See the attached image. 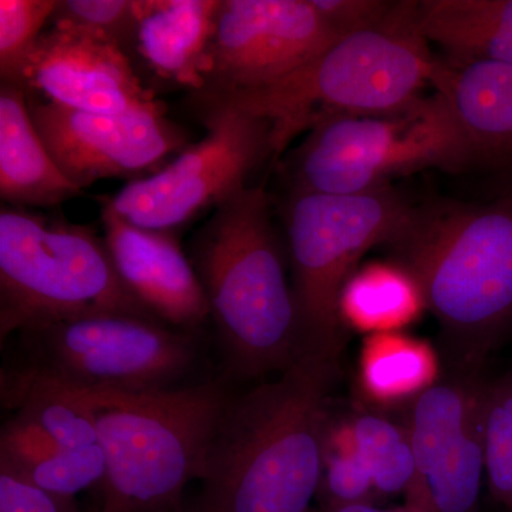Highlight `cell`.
I'll return each instance as SVG.
<instances>
[{
  "label": "cell",
  "instance_id": "4fadbf2b",
  "mask_svg": "<svg viewBox=\"0 0 512 512\" xmlns=\"http://www.w3.org/2000/svg\"><path fill=\"white\" fill-rule=\"evenodd\" d=\"M30 117L60 171L84 188L100 180H143L181 153L185 133L156 113L103 114L29 100Z\"/></svg>",
  "mask_w": 512,
  "mask_h": 512
},
{
  "label": "cell",
  "instance_id": "e0dca14e",
  "mask_svg": "<svg viewBox=\"0 0 512 512\" xmlns=\"http://www.w3.org/2000/svg\"><path fill=\"white\" fill-rule=\"evenodd\" d=\"M221 0H137L134 55L165 82L202 87V64Z\"/></svg>",
  "mask_w": 512,
  "mask_h": 512
},
{
  "label": "cell",
  "instance_id": "2e32d148",
  "mask_svg": "<svg viewBox=\"0 0 512 512\" xmlns=\"http://www.w3.org/2000/svg\"><path fill=\"white\" fill-rule=\"evenodd\" d=\"M434 89L453 111L467 147V170L512 183V66L446 64Z\"/></svg>",
  "mask_w": 512,
  "mask_h": 512
},
{
  "label": "cell",
  "instance_id": "603a6c76",
  "mask_svg": "<svg viewBox=\"0 0 512 512\" xmlns=\"http://www.w3.org/2000/svg\"><path fill=\"white\" fill-rule=\"evenodd\" d=\"M349 420L377 495L406 494L416 474L407 427L373 413L356 414Z\"/></svg>",
  "mask_w": 512,
  "mask_h": 512
},
{
  "label": "cell",
  "instance_id": "cb8c5ba5",
  "mask_svg": "<svg viewBox=\"0 0 512 512\" xmlns=\"http://www.w3.org/2000/svg\"><path fill=\"white\" fill-rule=\"evenodd\" d=\"M318 495L320 504L372 503L377 495L349 419L326 423Z\"/></svg>",
  "mask_w": 512,
  "mask_h": 512
},
{
  "label": "cell",
  "instance_id": "4316f807",
  "mask_svg": "<svg viewBox=\"0 0 512 512\" xmlns=\"http://www.w3.org/2000/svg\"><path fill=\"white\" fill-rule=\"evenodd\" d=\"M55 8V0H0L2 84L25 89L29 57Z\"/></svg>",
  "mask_w": 512,
  "mask_h": 512
},
{
  "label": "cell",
  "instance_id": "6da1fadb",
  "mask_svg": "<svg viewBox=\"0 0 512 512\" xmlns=\"http://www.w3.org/2000/svg\"><path fill=\"white\" fill-rule=\"evenodd\" d=\"M340 352L308 348L281 379L231 397L195 511L312 512Z\"/></svg>",
  "mask_w": 512,
  "mask_h": 512
},
{
  "label": "cell",
  "instance_id": "5b68a950",
  "mask_svg": "<svg viewBox=\"0 0 512 512\" xmlns=\"http://www.w3.org/2000/svg\"><path fill=\"white\" fill-rule=\"evenodd\" d=\"M232 394L224 380L143 396L90 400L106 458L100 512H178L202 480ZM87 400V399H86Z\"/></svg>",
  "mask_w": 512,
  "mask_h": 512
},
{
  "label": "cell",
  "instance_id": "8992f818",
  "mask_svg": "<svg viewBox=\"0 0 512 512\" xmlns=\"http://www.w3.org/2000/svg\"><path fill=\"white\" fill-rule=\"evenodd\" d=\"M99 313L156 318L123 284L106 241L93 228L72 224L62 215L52 217L29 208L3 207L2 343L16 332Z\"/></svg>",
  "mask_w": 512,
  "mask_h": 512
},
{
  "label": "cell",
  "instance_id": "52a82bcc",
  "mask_svg": "<svg viewBox=\"0 0 512 512\" xmlns=\"http://www.w3.org/2000/svg\"><path fill=\"white\" fill-rule=\"evenodd\" d=\"M23 360L2 383L45 384L87 400L175 389L197 360L192 333L156 318L99 313L20 332Z\"/></svg>",
  "mask_w": 512,
  "mask_h": 512
},
{
  "label": "cell",
  "instance_id": "30bf717a",
  "mask_svg": "<svg viewBox=\"0 0 512 512\" xmlns=\"http://www.w3.org/2000/svg\"><path fill=\"white\" fill-rule=\"evenodd\" d=\"M194 110L207 136L158 173L110 197L116 211L138 227L174 232L248 187L249 177L275 156L268 120L232 107Z\"/></svg>",
  "mask_w": 512,
  "mask_h": 512
},
{
  "label": "cell",
  "instance_id": "9a60e30c",
  "mask_svg": "<svg viewBox=\"0 0 512 512\" xmlns=\"http://www.w3.org/2000/svg\"><path fill=\"white\" fill-rule=\"evenodd\" d=\"M111 261L128 291L171 328L192 333L210 318L207 296L173 231L141 228L100 197Z\"/></svg>",
  "mask_w": 512,
  "mask_h": 512
},
{
  "label": "cell",
  "instance_id": "7a4b0ae2",
  "mask_svg": "<svg viewBox=\"0 0 512 512\" xmlns=\"http://www.w3.org/2000/svg\"><path fill=\"white\" fill-rule=\"evenodd\" d=\"M272 201L262 185L215 208L191 239L190 261L207 296L231 372H285L308 349Z\"/></svg>",
  "mask_w": 512,
  "mask_h": 512
},
{
  "label": "cell",
  "instance_id": "d6986e66",
  "mask_svg": "<svg viewBox=\"0 0 512 512\" xmlns=\"http://www.w3.org/2000/svg\"><path fill=\"white\" fill-rule=\"evenodd\" d=\"M419 25L427 42L446 50L451 64L512 66V0H424Z\"/></svg>",
  "mask_w": 512,
  "mask_h": 512
},
{
  "label": "cell",
  "instance_id": "484cf974",
  "mask_svg": "<svg viewBox=\"0 0 512 512\" xmlns=\"http://www.w3.org/2000/svg\"><path fill=\"white\" fill-rule=\"evenodd\" d=\"M52 28L73 30L116 46L131 60L137 33V0H59Z\"/></svg>",
  "mask_w": 512,
  "mask_h": 512
},
{
  "label": "cell",
  "instance_id": "7c38bea8",
  "mask_svg": "<svg viewBox=\"0 0 512 512\" xmlns=\"http://www.w3.org/2000/svg\"><path fill=\"white\" fill-rule=\"evenodd\" d=\"M476 375L439 380L412 402L416 474L406 504L420 512H474L485 474L484 397Z\"/></svg>",
  "mask_w": 512,
  "mask_h": 512
},
{
  "label": "cell",
  "instance_id": "ffe728a7",
  "mask_svg": "<svg viewBox=\"0 0 512 512\" xmlns=\"http://www.w3.org/2000/svg\"><path fill=\"white\" fill-rule=\"evenodd\" d=\"M440 363L424 340L400 332L372 333L359 357V387L377 406L413 402L439 382Z\"/></svg>",
  "mask_w": 512,
  "mask_h": 512
},
{
  "label": "cell",
  "instance_id": "1f68e13d",
  "mask_svg": "<svg viewBox=\"0 0 512 512\" xmlns=\"http://www.w3.org/2000/svg\"><path fill=\"white\" fill-rule=\"evenodd\" d=\"M312 512H420L410 505H404L402 508H394V510H383L377 508L373 503H352V504H320L316 510Z\"/></svg>",
  "mask_w": 512,
  "mask_h": 512
},
{
  "label": "cell",
  "instance_id": "9c48e42d",
  "mask_svg": "<svg viewBox=\"0 0 512 512\" xmlns=\"http://www.w3.org/2000/svg\"><path fill=\"white\" fill-rule=\"evenodd\" d=\"M410 210L390 185L356 195L288 194L286 252L308 348H343V288L362 256L389 244Z\"/></svg>",
  "mask_w": 512,
  "mask_h": 512
},
{
  "label": "cell",
  "instance_id": "ac0fdd59",
  "mask_svg": "<svg viewBox=\"0 0 512 512\" xmlns=\"http://www.w3.org/2000/svg\"><path fill=\"white\" fill-rule=\"evenodd\" d=\"M57 167L37 133L28 93L13 84L0 89V195L12 207L50 208L82 197Z\"/></svg>",
  "mask_w": 512,
  "mask_h": 512
},
{
  "label": "cell",
  "instance_id": "ba28073f",
  "mask_svg": "<svg viewBox=\"0 0 512 512\" xmlns=\"http://www.w3.org/2000/svg\"><path fill=\"white\" fill-rule=\"evenodd\" d=\"M467 147L439 92L407 109L318 121L279 164L288 194L356 195L390 178L437 167L467 170Z\"/></svg>",
  "mask_w": 512,
  "mask_h": 512
},
{
  "label": "cell",
  "instance_id": "4dcf8cb0",
  "mask_svg": "<svg viewBox=\"0 0 512 512\" xmlns=\"http://www.w3.org/2000/svg\"><path fill=\"white\" fill-rule=\"evenodd\" d=\"M0 512H82L74 498L49 493L0 470Z\"/></svg>",
  "mask_w": 512,
  "mask_h": 512
},
{
  "label": "cell",
  "instance_id": "8fae6325",
  "mask_svg": "<svg viewBox=\"0 0 512 512\" xmlns=\"http://www.w3.org/2000/svg\"><path fill=\"white\" fill-rule=\"evenodd\" d=\"M339 36L312 0H221L198 96L259 89L301 69Z\"/></svg>",
  "mask_w": 512,
  "mask_h": 512
},
{
  "label": "cell",
  "instance_id": "3957f363",
  "mask_svg": "<svg viewBox=\"0 0 512 512\" xmlns=\"http://www.w3.org/2000/svg\"><path fill=\"white\" fill-rule=\"evenodd\" d=\"M444 66L421 33L419 2H399L382 26L339 37L278 82L247 92L190 97L192 107H232L268 120L279 157L320 120L407 109L436 84Z\"/></svg>",
  "mask_w": 512,
  "mask_h": 512
},
{
  "label": "cell",
  "instance_id": "7402d4cb",
  "mask_svg": "<svg viewBox=\"0 0 512 512\" xmlns=\"http://www.w3.org/2000/svg\"><path fill=\"white\" fill-rule=\"evenodd\" d=\"M3 403L36 424L64 448L97 444L96 407L90 400L45 384L2 383Z\"/></svg>",
  "mask_w": 512,
  "mask_h": 512
},
{
  "label": "cell",
  "instance_id": "d6a6232c",
  "mask_svg": "<svg viewBox=\"0 0 512 512\" xmlns=\"http://www.w3.org/2000/svg\"><path fill=\"white\" fill-rule=\"evenodd\" d=\"M178 512H197V511H195V510H194V508H187V507H185V505H184V507H183V508H181V510H180V511H178Z\"/></svg>",
  "mask_w": 512,
  "mask_h": 512
},
{
  "label": "cell",
  "instance_id": "f546056e",
  "mask_svg": "<svg viewBox=\"0 0 512 512\" xmlns=\"http://www.w3.org/2000/svg\"><path fill=\"white\" fill-rule=\"evenodd\" d=\"M312 3L339 36L382 26L399 6V2L387 0H312Z\"/></svg>",
  "mask_w": 512,
  "mask_h": 512
},
{
  "label": "cell",
  "instance_id": "277c9868",
  "mask_svg": "<svg viewBox=\"0 0 512 512\" xmlns=\"http://www.w3.org/2000/svg\"><path fill=\"white\" fill-rule=\"evenodd\" d=\"M476 370L512 333V195L413 207L386 245Z\"/></svg>",
  "mask_w": 512,
  "mask_h": 512
},
{
  "label": "cell",
  "instance_id": "5bb4252c",
  "mask_svg": "<svg viewBox=\"0 0 512 512\" xmlns=\"http://www.w3.org/2000/svg\"><path fill=\"white\" fill-rule=\"evenodd\" d=\"M25 90L89 113H156L165 107L116 46L73 30L50 28L29 57Z\"/></svg>",
  "mask_w": 512,
  "mask_h": 512
},
{
  "label": "cell",
  "instance_id": "44dd1931",
  "mask_svg": "<svg viewBox=\"0 0 512 512\" xmlns=\"http://www.w3.org/2000/svg\"><path fill=\"white\" fill-rule=\"evenodd\" d=\"M419 286L396 264H372L355 272L340 295L343 325L360 332H397L419 318Z\"/></svg>",
  "mask_w": 512,
  "mask_h": 512
},
{
  "label": "cell",
  "instance_id": "d4e9b609",
  "mask_svg": "<svg viewBox=\"0 0 512 512\" xmlns=\"http://www.w3.org/2000/svg\"><path fill=\"white\" fill-rule=\"evenodd\" d=\"M484 461L491 495L512 512V372L485 387Z\"/></svg>",
  "mask_w": 512,
  "mask_h": 512
},
{
  "label": "cell",
  "instance_id": "83f0119b",
  "mask_svg": "<svg viewBox=\"0 0 512 512\" xmlns=\"http://www.w3.org/2000/svg\"><path fill=\"white\" fill-rule=\"evenodd\" d=\"M8 473L29 481L49 493L74 498V495L89 490L94 485L101 487L106 477V458L99 444L63 448L45 461Z\"/></svg>",
  "mask_w": 512,
  "mask_h": 512
},
{
  "label": "cell",
  "instance_id": "f1b7e54d",
  "mask_svg": "<svg viewBox=\"0 0 512 512\" xmlns=\"http://www.w3.org/2000/svg\"><path fill=\"white\" fill-rule=\"evenodd\" d=\"M63 448L45 430L15 416L0 434V470H23L55 456Z\"/></svg>",
  "mask_w": 512,
  "mask_h": 512
}]
</instances>
